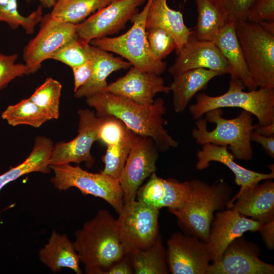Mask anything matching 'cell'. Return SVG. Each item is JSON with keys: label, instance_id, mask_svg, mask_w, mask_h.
I'll list each match as a JSON object with an SVG mask.
<instances>
[{"label": "cell", "instance_id": "obj_1", "mask_svg": "<svg viewBox=\"0 0 274 274\" xmlns=\"http://www.w3.org/2000/svg\"><path fill=\"white\" fill-rule=\"evenodd\" d=\"M87 105L97 117L113 116L136 134L151 138L159 152H165L178 146L164 127L163 116L166 108L162 98L149 105H143L121 96L102 92L86 98Z\"/></svg>", "mask_w": 274, "mask_h": 274}, {"label": "cell", "instance_id": "obj_2", "mask_svg": "<svg viewBox=\"0 0 274 274\" xmlns=\"http://www.w3.org/2000/svg\"><path fill=\"white\" fill-rule=\"evenodd\" d=\"M73 243L87 274H105L125 255L116 219L106 210H99L76 231Z\"/></svg>", "mask_w": 274, "mask_h": 274}, {"label": "cell", "instance_id": "obj_3", "mask_svg": "<svg viewBox=\"0 0 274 274\" xmlns=\"http://www.w3.org/2000/svg\"><path fill=\"white\" fill-rule=\"evenodd\" d=\"M189 182V192L183 204L169 211L188 234L207 242L214 213L224 210L233 189L223 180L213 185L200 180Z\"/></svg>", "mask_w": 274, "mask_h": 274}, {"label": "cell", "instance_id": "obj_4", "mask_svg": "<svg viewBox=\"0 0 274 274\" xmlns=\"http://www.w3.org/2000/svg\"><path fill=\"white\" fill-rule=\"evenodd\" d=\"M223 111L218 108L207 112L204 119L195 122L192 135L196 142L203 145L212 143L228 148L235 158L250 160L253 149L250 136L254 130L252 114L243 110L236 117L225 119Z\"/></svg>", "mask_w": 274, "mask_h": 274}, {"label": "cell", "instance_id": "obj_5", "mask_svg": "<svg viewBox=\"0 0 274 274\" xmlns=\"http://www.w3.org/2000/svg\"><path fill=\"white\" fill-rule=\"evenodd\" d=\"M245 87L241 80L230 78L229 89L222 95L211 96L203 92L197 93L196 103L189 107L190 113L193 118L198 119L213 109L236 107L255 116L260 125L274 122V88H260L245 92Z\"/></svg>", "mask_w": 274, "mask_h": 274}, {"label": "cell", "instance_id": "obj_6", "mask_svg": "<svg viewBox=\"0 0 274 274\" xmlns=\"http://www.w3.org/2000/svg\"><path fill=\"white\" fill-rule=\"evenodd\" d=\"M151 0H147L141 12L130 19L133 24L125 33L116 37H104L91 40V45L110 51L126 59L132 66L144 72L160 75L166 63L157 59L152 53L147 40L145 26L147 11Z\"/></svg>", "mask_w": 274, "mask_h": 274}, {"label": "cell", "instance_id": "obj_7", "mask_svg": "<svg viewBox=\"0 0 274 274\" xmlns=\"http://www.w3.org/2000/svg\"><path fill=\"white\" fill-rule=\"evenodd\" d=\"M236 36L257 87L274 88V34L247 21L235 25Z\"/></svg>", "mask_w": 274, "mask_h": 274}, {"label": "cell", "instance_id": "obj_8", "mask_svg": "<svg viewBox=\"0 0 274 274\" xmlns=\"http://www.w3.org/2000/svg\"><path fill=\"white\" fill-rule=\"evenodd\" d=\"M50 167L54 174L51 182L59 191L75 187L84 195L90 194L104 199L118 213L122 209L123 194L118 180L100 172H88L79 165L74 166L70 163L51 165Z\"/></svg>", "mask_w": 274, "mask_h": 274}, {"label": "cell", "instance_id": "obj_9", "mask_svg": "<svg viewBox=\"0 0 274 274\" xmlns=\"http://www.w3.org/2000/svg\"><path fill=\"white\" fill-rule=\"evenodd\" d=\"M159 210L136 199L124 203L116 224L125 254L147 248L155 241L159 235Z\"/></svg>", "mask_w": 274, "mask_h": 274}, {"label": "cell", "instance_id": "obj_10", "mask_svg": "<svg viewBox=\"0 0 274 274\" xmlns=\"http://www.w3.org/2000/svg\"><path fill=\"white\" fill-rule=\"evenodd\" d=\"M146 1L112 0L107 6L76 24L77 37L89 44L93 39L118 33L125 27L127 22L139 12V7Z\"/></svg>", "mask_w": 274, "mask_h": 274}, {"label": "cell", "instance_id": "obj_11", "mask_svg": "<svg viewBox=\"0 0 274 274\" xmlns=\"http://www.w3.org/2000/svg\"><path fill=\"white\" fill-rule=\"evenodd\" d=\"M37 35L24 47L23 58L30 74L38 71L45 60L61 47L77 37L76 24L43 15Z\"/></svg>", "mask_w": 274, "mask_h": 274}, {"label": "cell", "instance_id": "obj_12", "mask_svg": "<svg viewBox=\"0 0 274 274\" xmlns=\"http://www.w3.org/2000/svg\"><path fill=\"white\" fill-rule=\"evenodd\" d=\"M166 260L173 274H207L212 260L209 244L189 234L177 231L167 242Z\"/></svg>", "mask_w": 274, "mask_h": 274}, {"label": "cell", "instance_id": "obj_13", "mask_svg": "<svg viewBox=\"0 0 274 274\" xmlns=\"http://www.w3.org/2000/svg\"><path fill=\"white\" fill-rule=\"evenodd\" d=\"M78 134L68 142H60L53 145L49 159L50 165L84 162L87 167L94 162L91 154L93 143L98 141V132L102 118L89 109L78 111Z\"/></svg>", "mask_w": 274, "mask_h": 274}, {"label": "cell", "instance_id": "obj_14", "mask_svg": "<svg viewBox=\"0 0 274 274\" xmlns=\"http://www.w3.org/2000/svg\"><path fill=\"white\" fill-rule=\"evenodd\" d=\"M158 151L151 138L135 135L119 179L124 203L135 200L142 184L156 172Z\"/></svg>", "mask_w": 274, "mask_h": 274}, {"label": "cell", "instance_id": "obj_15", "mask_svg": "<svg viewBox=\"0 0 274 274\" xmlns=\"http://www.w3.org/2000/svg\"><path fill=\"white\" fill-rule=\"evenodd\" d=\"M260 247L242 236L231 242L221 260L210 264L207 274H273L274 266L259 259Z\"/></svg>", "mask_w": 274, "mask_h": 274}, {"label": "cell", "instance_id": "obj_16", "mask_svg": "<svg viewBox=\"0 0 274 274\" xmlns=\"http://www.w3.org/2000/svg\"><path fill=\"white\" fill-rule=\"evenodd\" d=\"M169 67L168 72L176 77L188 70L202 68L218 72L224 75L230 74L228 62L212 41L200 40L192 32Z\"/></svg>", "mask_w": 274, "mask_h": 274}, {"label": "cell", "instance_id": "obj_17", "mask_svg": "<svg viewBox=\"0 0 274 274\" xmlns=\"http://www.w3.org/2000/svg\"><path fill=\"white\" fill-rule=\"evenodd\" d=\"M262 225L232 209L217 212L211 224L207 241L212 252L213 263L221 260L225 250L234 239L247 231H259Z\"/></svg>", "mask_w": 274, "mask_h": 274}, {"label": "cell", "instance_id": "obj_18", "mask_svg": "<svg viewBox=\"0 0 274 274\" xmlns=\"http://www.w3.org/2000/svg\"><path fill=\"white\" fill-rule=\"evenodd\" d=\"M103 92L118 95L143 105L153 103L158 93H168L169 86L164 85L163 79L155 74L144 72L131 66L123 77L107 85Z\"/></svg>", "mask_w": 274, "mask_h": 274}, {"label": "cell", "instance_id": "obj_19", "mask_svg": "<svg viewBox=\"0 0 274 274\" xmlns=\"http://www.w3.org/2000/svg\"><path fill=\"white\" fill-rule=\"evenodd\" d=\"M202 149L197 153V162L196 168L198 170H203L208 168L211 161L220 162L226 165L232 172L235 176V183L241 186L238 193L231 198L226 205V208L229 209L238 196L245 189L253 187L263 180L274 178L273 165L269 167L271 173L263 174L247 169L234 161L233 155L227 150L225 146H219L212 143H207L202 145Z\"/></svg>", "mask_w": 274, "mask_h": 274}, {"label": "cell", "instance_id": "obj_20", "mask_svg": "<svg viewBox=\"0 0 274 274\" xmlns=\"http://www.w3.org/2000/svg\"><path fill=\"white\" fill-rule=\"evenodd\" d=\"M149 177L148 182L137 191L136 200L159 209L166 207L168 211L181 207L189 192V181L161 178L156 172Z\"/></svg>", "mask_w": 274, "mask_h": 274}, {"label": "cell", "instance_id": "obj_21", "mask_svg": "<svg viewBox=\"0 0 274 274\" xmlns=\"http://www.w3.org/2000/svg\"><path fill=\"white\" fill-rule=\"evenodd\" d=\"M229 209L263 224L274 219V182L264 183L244 190Z\"/></svg>", "mask_w": 274, "mask_h": 274}, {"label": "cell", "instance_id": "obj_22", "mask_svg": "<svg viewBox=\"0 0 274 274\" xmlns=\"http://www.w3.org/2000/svg\"><path fill=\"white\" fill-rule=\"evenodd\" d=\"M236 23L228 22L214 37L212 42L218 47L228 63L230 78L241 80L249 91L257 86L247 65L236 31Z\"/></svg>", "mask_w": 274, "mask_h": 274}, {"label": "cell", "instance_id": "obj_23", "mask_svg": "<svg viewBox=\"0 0 274 274\" xmlns=\"http://www.w3.org/2000/svg\"><path fill=\"white\" fill-rule=\"evenodd\" d=\"M145 26L146 29L160 28L168 32L176 42V53L181 50L192 32L184 24L182 13L170 8L167 0H151Z\"/></svg>", "mask_w": 274, "mask_h": 274}, {"label": "cell", "instance_id": "obj_24", "mask_svg": "<svg viewBox=\"0 0 274 274\" xmlns=\"http://www.w3.org/2000/svg\"><path fill=\"white\" fill-rule=\"evenodd\" d=\"M39 259L53 272L69 268L81 274L80 260L73 242L65 234L53 231L48 242L39 252Z\"/></svg>", "mask_w": 274, "mask_h": 274}, {"label": "cell", "instance_id": "obj_25", "mask_svg": "<svg viewBox=\"0 0 274 274\" xmlns=\"http://www.w3.org/2000/svg\"><path fill=\"white\" fill-rule=\"evenodd\" d=\"M92 46L93 72L89 81L74 92L76 98L88 97L103 92L107 86V79L114 72L132 66L128 61L114 57L98 47Z\"/></svg>", "mask_w": 274, "mask_h": 274}, {"label": "cell", "instance_id": "obj_26", "mask_svg": "<svg viewBox=\"0 0 274 274\" xmlns=\"http://www.w3.org/2000/svg\"><path fill=\"white\" fill-rule=\"evenodd\" d=\"M220 75L222 74L217 71L198 68L188 70L174 78L169 87L173 93L174 111H184L192 97L204 90L213 78Z\"/></svg>", "mask_w": 274, "mask_h": 274}, {"label": "cell", "instance_id": "obj_27", "mask_svg": "<svg viewBox=\"0 0 274 274\" xmlns=\"http://www.w3.org/2000/svg\"><path fill=\"white\" fill-rule=\"evenodd\" d=\"M53 144L50 139L43 136L35 139L32 150L27 158L21 164L10 168L0 175V190L9 183L32 172L49 174V159Z\"/></svg>", "mask_w": 274, "mask_h": 274}, {"label": "cell", "instance_id": "obj_28", "mask_svg": "<svg viewBox=\"0 0 274 274\" xmlns=\"http://www.w3.org/2000/svg\"><path fill=\"white\" fill-rule=\"evenodd\" d=\"M198 16L193 30L199 39L212 41L228 22L227 14L220 0H195Z\"/></svg>", "mask_w": 274, "mask_h": 274}, {"label": "cell", "instance_id": "obj_29", "mask_svg": "<svg viewBox=\"0 0 274 274\" xmlns=\"http://www.w3.org/2000/svg\"><path fill=\"white\" fill-rule=\"evenodd\" d=\"M128 255L134 273L167 274L169 272L160 234L150 246Z\"/></svg>", "mask_w": 274, "mask_h": 274}, {"label": "cell", "instance_id": "obj_30", "mask_svg": "<svg viewBox=\"0 0 274 274\" xmlns=\"http://www.w3.org/2000/svg\"><path fill=\"white\" fill-rule=\"evenodd\" d=\"M112 1L57 0L49 14L58 21L76 24L107 6Z\"/></svg>", "mask_w": 274, "mask_h": 274}, {"label": "cell", "instance_id": "obj_31", "mask_svg": "<svg viewBox=\"0 0 274 274\" xmlns=\"http://www.w3.org/2000/svg\"><path fill=\"white\" fill-rule=\"evenodd\" d=\"M2 118L13 126L28 125L39 127L52 120L50 116L29 98L9 106L2 114Z\"/></svg>", "mask_w": 274, "mask_h": 274}, {"label": "cell", "instance_id": "obj_32", "mask_svg": "<svg viewBox=\"0 0 274 274\" xmlns=\"http://www.w3.org/2000/svg\"><path fill=\"white\" fill-rule=\"evenodd\" d=\"M43 16V7L41 5L24 16L18 11L17 0H0V23H7L13 30L21 27L26 34H32Z\"/></svg>", "mask_w": 274, "mask_h": 274}, {"label": "cell", "instance_id": "obj_33", "mask_svg": "<svg viewBox=\"0 0 274 274\" xmlns=\"http://www.w3.org/2000/svg\"><path fill=\"white\" fill-rule=\"evenodd\" d=\"M135 135L129 129L121 140L107 146L102 157L105 167L101 173L119 180Z\"/></svg>", "mask_w": 274, "mask_h": 274}, {"label": "cell", "instance_id": "obj_34", "mask_svg": "<svg viewBox=\"0 0 274 274\" xmlns=\"http://www.w3.org/2000/svg\"><path fill=\"white\" fill-rule=\"evenodd\" d=\"M61 89L60 82L52 78H48L37 88L29 98L44 110L51 119H57L59 117Z\"/></svg>", "mask_w": 274, "mask_h": 274}, {"label": "cell", "instance_id": "obj_35", "mask_svg": "<svg viewBox=\"0 0 274 274\" xmlns=\"http://www.w3.org/2000/svg\"><path fill=\"white\" fill-rule=\"evenodd\" d=\"M92 46L81 41L77 36L65 44L50 57L71 68L92 59Z\"/></svg>", "mask_w": 274, "mask_h": 274}, {"label": "cell", "instance_id": "obj_36", "mask_svg": "<svg viewBox=\"0 0 274 274\" xmlns=\"http://www.w3.org/2000/svg\"><path fill=\"white\" fill-rule=\"evenodd\" d=\"M148 44L152 53L158 60H162L174 49L177 45L172 36L160 28L146 29Z\"/></svg>", "mask_w": 274, "mask_h": 274}, {"label": "cell", "instance_id": "obj_37", "mask_svg": "<svg viewBox=\"0 0 274 274\" xmlns=\"http://www.w3.org/2000/svg\"><path fill=\"white\" fill-rule=\"evenodd\" d=\"M16 54H5L0 52V90L17 77L30 74L24 63H16Z\"/></svg>", "mask_w": 274, "mask_h": 274}, {"label": "cell", "instance_id": "obj_38", "mask_svg": "<svg viewBox=\"0 0 274 274\" xmlns=\"http://www.w3.org/2000/svg\"><path fill=\"white\" fill-rule=\"evenodd\" d=\"M274 20V0H256L248 11L247 21L259 23Z\"/></svg>", "mask_w": 274, "mask_h": 274}, {"label": "cell", "instance_id": "obj_39", "mask_svg": "<svg viewBox=\"0 0 274 274\" xmlns=\"http://www.w3.org/2000/svg\"><path fill=\"white\" fill-rule=\"evenodd\" d=\"M256 0H220L227 14L228 22L247 21L249 10Z\"/></svg>", "mask_w": 274, "mask_h": 274}, {"label": "cell", "instance_id": "obj_40", "mask_svg": "<svg viewBox=\"0 0 274 274\" xmlns=\"http://www.w3.org/2000/svg\"><path fill=\"white\" fill-rule=\"evenodd\" d=\"M93 67L92 58L79 65L72 67L74 78V92L89 81L93 74Z\"/></svg>", "mask_w": 274, "mask_h": 274}, {"label": "cell", "instance_id": "obj_41", "mask_svg": "<svg viewBox=\"0 0 274 274\" xmlns=\"http://www.w3.org/2000/svg\"><path fill=\"white\" fill-rule=\"evenodd\" d=\"M134 273L130 259L128 255L113 264L106 271L105 274H131Z\"/></svg>", "mask_w": 274, "mask_h": 274}, {"label": "cell", "instance_id": "obj_42", "mask_svg": "<svg viewBox=\"0 0 274 274\" xmlns=\"http://www.w3.org/2000/svg\"><path fill=\"white\" fill-rule=\"evenodd\" d=\"M250 139L251 142H255L261 145L267 154L271 158H274V135H262L253 130L250 134Z\"/></svg>", "mask_w": 274, "mask_h": 274}, {"label": "cell", "instance_id": "obj_43", "mask_svg": "<svg viewBox=\"0 0 274 274\" xmlns=\"http://www.w3.org/2000/svg\"><path fill=\"white\" fill-rule=\"evenodd\" d=\"M267 249H274V219L263 224L259 231Z\"/></svg>", "mask_w": 274, "mask_h": 274}, {"label": "cell", "instance_id": "obj_44", "mask_svg": "<svg viewBox=\"0 0 274 274\" xmlns=\"http://www.w3.org/2000/svg\"><path fill=\"white\" fill-rule=\"evenodd\" d=\"M254 130L262 135L272 136L274 134V122L267 125H255Z\"/></svg>", "mask_w": 274, "mask_h": 274}, {"label": "cell", "instance_id": "obj_45", "mask_svg": "<svg viewBox=\"0 0 274 274\" xmlns=\"http://www.w3.org/2000/svg\"><path fill=\"white\" fill-rule=\"evenodd\" d=\"M258 24L266 31L274 34V20L265 21Z\"/></svg>", "mask_w": 274, "mask_h": 274}, {"label": "cell", "instance_id": "obj_46", "mask_svg": "<svg viewBox=\"0 0 274 274\" xmlns=\"http://www.w3.org/2000/svg\"><path fill=\"white\" fill-rule=\"evenodd\" d=\"M32 0H26L29 2ZM40 2L41 5L45 8H52L57 0H38Z\"/></svg>", "mask_w": 274, "mask_h": 274}]
</instances>
